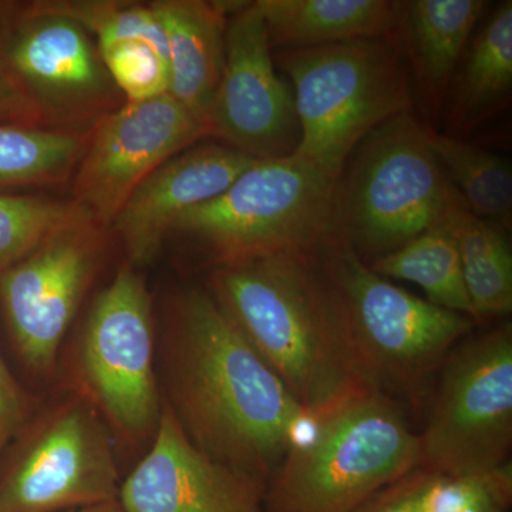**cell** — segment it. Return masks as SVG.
Here are the masks:
<instances>
[{"label":"cell","mask_w":512,"mask_h":512,"mask_svg":"<svg viewBox=\"0 0 512 512\" xmlns=\"http://www.w3.org/2000/svg\"><path fill=\"white\" fill-rule=\"evenodd\" d=\"M174 414L212 460L268 483L316 423L210 292L181 295L170 349Z\"/></svg>","instance_id":"1"},{"label":"cell","mask_w":512,"mask_h":512,"mask_svg":"<svg viewBox=\"0 0 512 512\" xmlns=\"http://www.w3.org/2000/svg\"><path fill=\"white\" fill-rule=\"evenodd\" d=\"M312 251L218 264L210 293L318 424L370 389L355 375L340 345Z\"/></svg>","instance_id":"2"},{"label":"cell","mask_w":512,"mask_h":512,"mask_svg":"<svg viewBox=\"0 0 512 512\" xmlns=\"http://www.w3.org/2000/svg\"><path fill=\"white\" fill-rule=\"evenodd\" d=\"M312 258L340 345L360 382L392 399L421 404L476 319L392 284L332 234Z\"/></svg>","instance_id":"3"},{"label":"cell","mask_w":512,"mask_h":512,"mask_svg":"<svg viewBox=\"0 0 512 512\" xmlns=\"http://www.w3.org/2000/svg\"><path fill=\"white\" fill-rule=\"evenodd\" d=\"M333 204V237L367 265L468 210L413 111L384 121L353 151Z\"/></svg>","instance_id":"4"},{"label":"cell","mask_w":512,"mask_h":512,"mask_svg":"<svg viewBox=\"0 0 512 512\" xmlns=\"http://www.w3.org/2000/svg\"><path fill=\"white\" fill-rule=\"evenodd\" d=\"M420 467L419 434L399 404L365 390L286 453L266 483L264 512H353Z\"/></svg>","instance_id":"5"},{"label":"cell","mask_w":512,"mask_h":512,"mask_svg":"<svg viewBox=\"0 0 512 512\" xmlns=\"http://www.w3.org/2000/svg\"><path fill=\"white\" fill-rule=\"evenodd\" d=\"M301 127L295 156L340 177L360 141L413 111L409 67L392 37L282 50Z\"/></svg>","instance_id":"6"},{"label":"cell","mask_w":512,"mask_h":512,"mask_svg":"<svg viewBox=\"0 0 512 512\" xmlns=\"http://www.w3.org/2000/svg\"><path fill=\"white\" fill-rule=\"evenodd\" d=\"M339 178L295 154L256 160L222 194L183 212L170 234L207 248L218 264L309 252L332 232Z\"/></svg>","instance_id":"7"},{"label":"cell","mask_w":512,"mask_h":512,"mask_svg":"<svg viewBox=\"0 0 512 512\" xmlns=\"http://www.w3.org/2000/svg\"><path fill=\"white\" fill-rule=\"evenodd\" d=\"M421 468L464 476L507 463L512 447V326L468 335L440 369L419 434Z\"/></svg>","instance_id":"8"},{"label":"cell","mask_w":512,"mask_h":512,"mask_svg":"<svg viewBox=\"0 0 512 512\" xmlns=\"http://www.w3.org/2000/svg\"><path fill=\"white\" fill-rule=\"evenodd\" d=\"M119 468L103 421L77 399L37 424L0 473V512H69L119 500Z\"/></svg>","instance_id":"9"},{"label":"cell","mask_w":512,"mask_h":512,"mask_svg":"<svg viewBox=\"0 0 512 512\" xmlns=\"http://www.w3.org/2000/svg\"><path fill=\"white\" fill-rule=\"evenodd\" d=\"M80 362L94 399L120 429L137 436L158 426L151 299L133 269H121L94 301Z\"/></svg>","instance_id":"10"},{"label":"cell","mask_w":512,"mask_h":512,"mask_svg":"<svg viewBox=\"0 0 512 512\" xmlns=\"http://www.w3.org/2000/svg\"><path fill=\"white\" fill-rule=\"evenodd\" d=\"M208 136V120L170 93L127 101L97 123L79 161L74 202L94 222L113 224L148 175Z\"/></svg>","instance_id":"11"},{"label":"cell","mask_w":512,"mask_h":512,"mask_svg":"<svg viewBox=\"0 0 512 512\" xmlns=\"http://www.w3.org/2000/svg\"><path fill=\"white\" fill-rule=\"evenodd\" d=\"M0 47L47 126L109 116L107 109L120 92L96 42L79 23L33 3L3 33Z\"/></svg>","instance_id":"12"},{"label":"cell","mask_w":512,"mask_h":512,"mask_svg":"<svg viewBox=\"0 0 512 512\" xmlns=\"http://www.w3.org/2000/svg\"><path fill=\"white\" fill-rule=\"evenodd\" d=\"M271 50L255 2L231 16L224 72L208 111L211 136L256 160L292 156L301 141L295 99Z\"/></svg>","instance_id":"13"},{"label":"cell","mask_w":512,"mask_h":512,"mask_svg":"<svg viewBox=\"0 0 512 512\" xmlns=\"http://www.w3.org/2000/svg\"><path fill=\"white\" fill-rule=\"evenodd\" d=\"M92 218L74 222L0 271V301L26 365L46 372L92 281L97 241Z\"/></svg>","instance_id":"14"},{"label":"cell","mask_w":512,"mask_h":512,"mask_svg":"<svg viewBox=\"0 0 512 512\" xmlns=\"http://www.w3.org/2000/svg\"><path fill=\"white\" fill-rule=\"evenodd\" d=\"M266 483L212 460L171 410L161 414L150 453L120 485L126 512H264Z\"/></svg>","instance_id":"15"},{"label":"cell","mask_w":512,"mask_h":512,"mask_svg":"<svg viewBox=\"0 0 512 512\" xmlns=\"http://www.w3.org/2000/svg\"><path fill=\"white\" fill-rule=\"evenodd\" d=\"M255 161L227 144L207 143L187 148L148 175L113 221L131 261L150 262L183 212L222 194Z\"/></svg>","instance_id":"16"},{"label":"cell","mask_w":512,"mask_h":512,"mask_svg":"<svg viewBox=\"0 0 512 512\" xmlns=\"http://www.w3.org/2000/svg\"><path fill=\"white\" fill-rule=\"evenodd\" d=\"M488 2L412 0L399 2L393 35L409 60L417 89L431 110H440L461 57Z\"/></svg>","instance_id":"17"},{"label":"cell","mask_w":512,"mask_h":512,"mask_svg":"<svg viewBox=\"0 0 512 512\" xmlns=\"http://www.w3.org/2000/svg\"><path fill=\"white\" fill-rule=\"evenodd\" d=\"M167 36L170 94L208 120L225 64L228 16L220 2L156 0L150 3Z\"/></svg>","instance_id":"18"},{"label":"cell","mask_w":512,"mask_h":512,"mask_svg":"<svg viewBox=\"0 0 512 512\" xmlns=\"http://www.w3.org/2000/svg\"><path fill=\"white\" fill-rule=\"evenodd\" d=\"M269 45L306 49L393 35L399 2L389 0H258Z\"/></svg>","instance_id":"19"},{"label":"cell","mask_w":512,"mask_h":512,"mask_svg":"<svg viewBox=\"0 0 512 512\" xmlns=\"http://www.w3.org/2000/svg\"><path fill=\"white\" fill-rule=\"evenodd\" d=\"M512 90V2L505 0L478 30L451 90L447 136L460 138L507 107Z\"/></svg>","instance_id":"20"},{"label":"cell","mask_w":512,"mask_h":512,"mask_svg":"<svg viewBox=\"0 0 512 512\" xmlns=\"http://www.w3.org/2000/svg\"><path fill=\"white\" fill-rule=\"evenodd\" d=\"M443 231L456 242L474 318L510 315L512 254L508 229L463 210L448 221Z\"/></svg>","instance_id":"21"},{"label":"cell","mask_w":512,"mask_h":512,"mask_svg":"<svg viewBox=\"0 0 512 512\" xmlns=\"http://www.w3.org/2000/svg\"><path fill=\"white\" fill-rule=\"evenodd\" d=\"M369 266L383 278L419 285L433 305L474 318L456 242L446 231L424 232Z\"/></svg>","instance_id":"22"},{"label":"cell","mask_w":512,"mask_h":512,"mask_svg":"<svg viewBox=\"0 0 512 512\" xmlns=\"http://www.w3.org/2000/svg\"><path fill=\"white\" fill-rule=\"evenodd\" d=\"M430 144L468 211L505 229L512 221V168L507 158L466 143L461 138L436 133L430 127Z\"/></svg>","instance_id":"23"},{"label":"cell","mask_w":512,"mask_h":512,"mask_svg":"<svg viewBox=\"0 0 512 512\" xmlns=\"http://www.w3.org/2000/svg\"><path fill=\"white\" fill-rule=\"evenodd\" d=\"M86 141L60 128L0 124V185L60 183L79 164Z\"/></svg>","instance_id":"24"},{"label":"cell","mask_w":512,"mask_h":512,"mask_svg":"<svg viewBox=\"0 0 512 512\" xmlns=\"http://www.w3.org/2000/svg\"><path fill=\"white\" fill-rule=\"evenodd\" d=\"M40 8L74 20L103 50L120 42H144L160 53L170 64L167 36L150 3L120 0H56L36 2Z\"/></svg>","instance_id":"25"},{"label":"cell","mask_w":512,"mask_h":512,"mask_svg":"<svg viewBox=\"0 0 512 512\" xmlns=\"http://www.w3.org/2000/svg\"><path fill=\"white\" fill-rule=\"evenodd\" d=\"M87 217L76 202L0 194V271L28 256L60 229Z\"/></svg>","instance_id":"26"},{"label":"cell","mask_w":512,"mask_h":512,"mask_svg":"<svg viewBox=\"0 0 512 512\" xmlns=\"http://www.w3.org/2000/svg\"><path fill=\"white\" fill-rule=\"evenodd\" d=\"M100 56L127 101H144L170 93V64L147 43H116L100 50Z\"/></svg>","instance_id":"27"},{"label":"cell","mask_w":512,"mask_h":512,"mask_svg":"<svg viewBox=\"0 0 512 512\" xmlns=\"http://www.w3.org/2000/svg\"><path fill=\"white\" fill-rule=\"evenodd\" d=\"M512 464L457 477L441 476L429 512H510Z\"/></svg>","instance_id":"28"},{"label":"cell","mask_w":512,"mask_h":512,"mask_svg":"<svg viewBox=\"0 0 512 512\" xmlns=\"http://www.w3.org/2000/svg\"><path fill=\"white\" fill-rule=\"evenodd\" d=\"M441 476L417 468L377 491L353 512H429Z\"/></svg>","instance_id":"29"},{"label":"cell","mask_w":512,"mask_h":512,"mask_svg":"<svg viewBox=\"0 0 512 512\" xmlns=\"http://www.w3.org/2000/svg\"><path fill=\"white\" fill-rule=\"evenodd\" d=\"M0 124L49 127L29 94L13 74L0 47Z\"/></svg>","instance_id":"30"},{"label":"cell","mask_w":512,"mask_h":512,"mask_svg":"<svg viewBox=\"0 0 512 512\" xmlns=\"http://www.w3.org/2000/svg\"><path fill=\"white\" fill-rule=\"evenodd\" d=\"M28 413V402L15 377L0 356V456L20 430Z\"/></svg>","instance_id":"31"},{"label":"cell","mask_w":512,"mask_h":512,"mask_svg":"<svg viewBox=\"0 0 512 512\" xmlns=\"http://www.w3.org/2000/svg\"><path fill=\"white\" fill-rule=\"evenodd\" d=\"M69 512H126L119 500L109 501V503H101L90 505V507L79 508Z\"/></svg>","instance_id":"32"}]
</instances>
